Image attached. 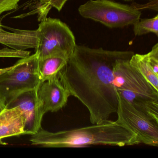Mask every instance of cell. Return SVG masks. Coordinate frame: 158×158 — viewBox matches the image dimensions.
<instances>
[{
  "label": "cell",
  "mask_w": 158,
  "mask_h": 158,
  "mask_svg": "<svg viewBox=\"0 0 158 158\" xmlns=\"http://www.w3.org/2000/svg\"><path fill=\"white\" fill-rule=\"evenodd\" d=\"M131 51H111L76 45L58 77L70 95L88 110L92 124L109 120L116 113L119 96L114 85L118 61L130 59Z\"/></svg>",
  "instance_id": "obj_1"
},
{
  "label": "cell",
  "mask_w": 158,
  "mask_h": 158,
  "mask_svg": "<svg viewBox=\"0 0 158 158\" xmlns=\"http://www.w3.org/2000/svg\"><path fill=\"white\" fill-rule=\"evenodd\" d=\"M31 145L45 148H85L97 145L134 146L140 144L137 135L116 121L107 120L89 126L52 132L41 127L31 135Z\"/></svg>",
  "instance_id": "obj_2"
},
{
  "label": "cell",
  "mask_w": 158,
  "mask_h": 158,
  "mask_svg": "<svg viewBox=\"0 0 158 158\" xmlns=\"http://www.w3.org/2000/svg\"><path fill=\"white\" fill-rule=\"evenodd\" d=\"M117 62L114 69V85L118 95L139 110L158 121V89L129 63Z\"/></svg>",
  "instance_id": "obj_3"
},
{
  "label": "cell",
  "mask_w": 158,
  "mask_h": 158,
  "mask_svg": "<svg viewBox=\"0 0 158 158\" xmlns=\"http://www.w3.org/2000/svg\"><path fill=\"white\" fill-rule=\"evenodd\" d=\"M41 82L37 54L21 58L0 74V99L7 105L22 93L37 88Z\"/></svg>",
  "instance_id": "obj_4"
},
{
  "label": "cell",
  "mask_w": 158,
  "mask_h": 158,
  "mask_svg": "<svg viewBox=\"0 0 158 158\" xmlns=\"http://www.w3.org/2000/svg\"><path fill=\"white\" fill-rule=\"evenodd\" d=\"M40 22L36 30L37 42L35 48L39 60L52 56L69 59L77 44L69 27L59 19L50 17Z\"/></svg>",
  "instance_id": "obj_5"
},
{
  "label": "cell",
  "mask_w": 158,
  "mask_h": 158,
  "mask_svg": "<svg viewBox=\"0 0 158 158\" xmlns=\"http://www.w3.org/2000/svg\"><path fill=\"white\" fill-rule=\"evenodd\" d=\"M81 16L98 22L109 28H122L140 19L141 12L132 5L111 0H89L78 8Z\"/></svg>",
  "instance_id": "obj_6"
},
{
  "label": "cell",
  "mask_w": 158,
  "mask_h": 158,
  "mask_svg": "<svg viewBox=\"0 0 158 158\" xmlns=\"http://www.w3.org/2000/svg\"><path fill=\"white\" fill-rule=\"evenodd\" d=\"M119 96L116 121L137 135L140 144L158 146V121L139 110Z\"/></svg>",
  "instance_id": "obj_7"
},
{
  "label": "cell",
  "mask_w": 158,
  "mask_h": 158,
  "mask_svg": "<svg viewBox=\"0 0 158 158\" xmlns=\"http://www.w3.org/2000/svg\"><path fill=\"white\" fill-rule=\"evenodd\" d=\"M37 89L22 93L7 105V108L17 107L23 112L25 118L26 135H34L42 127V119L46 114Z\"/></svg>",
  "instance_id": "obj_8"
},
{
  "label": "cell",
  "mask_w": 158,
  "mask_h": 158,
  "mask_svg": "<svg viewBox=\"0 0 158 158\" xmlns=\"http://www.w3.org/2000/svg\"><path fill=\"white\" fill-rule=\"evenodd\" d=\"M37 92L45 113L56 112L62 109L66 106L71 96L58 76L41 82L37 89Z\"/></svg>",
  "instance_id": "obj_9"
},
{
  "label": "cell",
  "mask_w": 158,
  "mask_h": 158,
  "mask_svg": "<svg viewBox=\"0 0 158 158\" xmlns=\"http://www.w3.org/2000/svg\"><path fill=\"white\" fill-rule=\"evenodd\" d=\"M25 118L18 107L6 108L0 113V145L6 138L26 135Z\"/></svg>",
  "instance_id": "obj_10"
},
{
  "label": "cell",
  "mask_w": 158,
  "mask_h": 158,
  "mask_svg": "<svg viewBox=\"0 0 158 158\" xmlns=\"http://www.w3.org/2000/svg\"><path fill=\"white\" fill-rule=\"evenodd\" d=\"M10 31L0 29V44L16 50L35 49L37 46V30H23L7 27Z\"/></svg>",
  "instance_id": "obj_11"
},
{
  "label": "cell",
  "mask_w": 158,
  "mask_h": 158,
  "mask_svg": "<svg viewBox=\"0 0 158 158\" xmlns=\"http://www.w3.org/2000/svg\"><path fill=\"white\" fill-rule=\"evenodd\" d=\"M68 59L62 56H52L39 60V71L41 82L57 76L67 63Z\"/></svg>",
  "instance_id": "obj_12"
},
{
  "label": "cell",
  "mask_w": 158,
  "mask_h": 158,
  "mask_svg": "<svg viewBox=\"0 0 158 158\" xmlns=\"http://www.w3.org/2000/svg\"><path fill=\"white\" fill-rule=\"evenodd\" d=\"M129 62L133 67L137 70L153 87L158 89V76L153 72L147 54L134 53Z\"/></svg>",
  "instance_id": "obj_13"
},
{
  "label": "cell",
  "mask_w": 158,
  "mask_h": 158,
  "mask_svg": "<svg viewBox=\"0 0 158 158\" xmlns=\"http://www.w3.org/2000/svg\"><path fill=\"white\" fill-rule=\"evenodd\" d=\"M68 0H32L34 4L32 10L27 14L22 15L18 18H23L29 15L37 14L39 22L47 18L52 8H54L60 12Z\"/></svg>",
  "instance_id": "obj_14"
},
{
  "label": "cell",
  "mask_w": 158,
  "mask_h": 158,
  "mask_svg": "<svg viewBox=\"0 0 158 158\" xmlns=\"http://www.w3.org/2000/svg\"><path fill=\"white\" fill-rule=\"evenodd\" d=\"M135 36H141L152 33L158 36V15L152 18L139 19L133 25Z\"/></svg>",
  "instance_id": "obj_15"
},
{
  "label": "cell",
  "mask_w": 158,
  "mask_h": 158,
  "mask_svg": "<svg viewBox=\"0 0 158 158\" xmlns=\"http://www.w3.org/2000/svg\"><path fill=\"white\" fill-rule=\"evenodd\" d=\"M146 54L153 72L158 76V43L154 45L151 51Z\"/></svg>",
  "instance_id": "obj_16"
},
{
  "label": "cell",
  "mask_w": 158,
  "mask_h": 158,
  "mask_svg": "<svg viewBox=\"0 0 158 158\" xmlns=\"http://www.w3.org/2000/svg\"><path fill=\"white\" fill-rule=\"evenodd\" d=\"M21 0H0V15L15 10Z\"/></svg>",
  "instance_id": "obj_17"
},
{
  "label": "cell",
  "mask_w": 158,
  "mask_h": 158,
  "mask_svg": "<svg viewBox=\"0 0 158 158\" xmlns=\"http://www.w3.org/2000/svg\"><path fill=\"white\" fill-rule=\"evenodd\" d=\"M6 108H7V105L6 103L2 100L0 99V113L2 112Z\"/></svg>",
  "instance_id": "obj_18"
},
{
  "label": "cell",
  "mask_w": 158,
  "mask_h": 158,
  "mask_svg": "<svg viewBox=\"0 0 158 158\" xmlns=\"http://www.w3.org/2000/svg\"><path fill=\"white\" fill-rule=\"evenodd\" d=\"M10 67H7V68H1V69H0V74L2 73H4V72H6L7 70H8V69H9Z\"/></svg>",
  "instance_id": "obj_19"
},
{
  "label": "cell",
  "mask_w": 158,
  "mask_h": 158,
  "mask_svg": "<svg viewBox=\"0 0 158 158\" xmlns=\"http://www.w3.org/2000/svg\"><path fill=\"white\" fill-rule=\"evenodd\" d=\"M1 21V18H0V29H2V28H3V26L2 25V24Z\"/></svg>",
  "instance_id": "obj_20"
},
{
  "label": "cell",
  "mask_w": 158,
  "mask_h": 158,
  "mask_svg": "<svg viewBox=\"0 0 158 158\" xmlns=\"http://www.w3.org/2000/svg\"><path fill=\"white\" fill-rule=\"evenodd\" d=\"M150 1H152V0H150Z\"/></svg>",
  "instance_id": "obj_21"
}]
</instances>
